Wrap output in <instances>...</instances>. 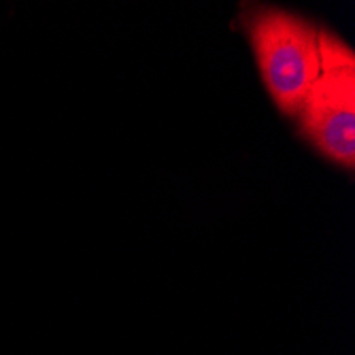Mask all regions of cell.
<instances>
[{"label": "cell", "mask_w": 355, "mask_h": 355, "mask_svg": "<svg viewBox=\"0 0 355 355\" xmlns=\"http://www.w3.org/2000/svg\"><path fill=\"white\" fill-rule=\"evenodd\" d=\"M245 30L270 101L294 117L319 77L321 28L281 7H253Z\"/></svg>", "instance_id": "1"}, {"label": "cell", "mask_w": 355, "mask_h": 355, "mask_svg": "<svg viewBox=\"0 0 355 355\" xmlns=\"http://www.w3.org/2000/svg\"><path fill=\"white\" fill-rule=\"evenodd\" d=\"M321 69L298 113L309 143L330 162L355 166V51L334 32L321 28Z\"/></svg>", "instance_id": "2"}]
</instances>
